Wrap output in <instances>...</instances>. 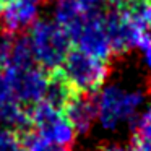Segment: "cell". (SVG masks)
<instances>
[{"label":"cell","instance_id":"cell-1","mask_svg":"<svg viewBox=\"0 0 151 151\" xmlns=\"http://www.w3.org/2000/svg\"><path fill=\"white\" fill-rule=\"evenodd\" d=\"M98 122L106 130H117L128 122H135L145 102V93L138 88H125L112 83L94 96Z\"/></svg>","mask_w":151,"mask_h":151},{"label":"cell","instance_id":"cell-2","mask_svg":"<svg viewBox=\"0 0 151 151\" xmlns=\"http://www.w3.org/2000/svg\"><path fill=\"white\" fill-rule=\"evenodd\" d=\"M26 37L34 62L49 73L60 70L72 50L70 37L54 20H36Z\"/></svg>","mask_w":151,"mask_h":151},{"label":"cell","instance_id":"cell-3","mask_svg":"<svg viewBox=\"0 0 151 151\" xmlns=\"http://www.w3.org/2000/svg\"><path fill=\"white\" fill-rule=\"evenodd\" d=\"M65 33L76 50L102 60H109L111 55H114L107 34L106 12L102 8L85 7L81 15L68 29H65Z\"/></svg>","mask_w":151,"mask_h":151},{"label":"cell","instance_id":"cell-4","mask_svg":"<svg viewBox=\"0 0 151 151\" xmlns=\"http://www.w3.org/2000/svg\"><path fill=\"white\" fill-rule=\"evenodd\" d=\"M59 72L72 91L93 94L104 85L109 75V63L107 60L72 49Z\"/></svg>","mask_w":151,"mask_h":151},{"label":"cell","instance_id":"cell-5","mask_svg":"<svg viewBox=\"0 0 151 151\" xmlns=\"http://www.w3.org/2000/svg\"><path fill=\"white\" fill-rule=\"evenodd\" d=\"M31 127L37 135L46 140L52 141L54 145L68 150L75 141V130L67 120L62 109L52 106L50 102L41 101L29 109Z\"/></svg>","mask_w":151,"mask_h":151},{"label":"cell","instance_id":"cell-6","mask_svg":"<svg viewBox=\"0 0 151 151\" xmlns=\"http://www.w3.org/2000/svg\"><path fill=\"white\" fill-rule=\"evenodd\" d=\"M63 114L73 127L75 133L86 135L98 122V109L93 94L73 93L63 106Z\"/></svg>","mask_w":151,"mask_h":151},{"label":"cell","instance_id":"cell-7","mask_svg":"<svg viewBox=\"0 0 151 151\" xmlns=\"http://www.w3.org/2000/svg\"><path fill=\"white\" fill-rule=\"evenodd\" d=\"M39 5L28 0H10L0 10L2 29L13 34L24 28H29L39 17Z\"/></svg>","mask_w":151,"mask_h":151},{"label":"cell","instance_id":"cell-8","mask_svg":"<svg viewBox=\"0 0 151 151\" xmlns=\"http://www.w3.org/2000/svg\"><path fill=\"white\" fill-rule=\"evenodd\" d=\"M23 151H67L65 148L54 145L52 141L34 133H26L23 137Z\"/></svg>","mask_w":151,"mask_h":151},{"label":"cell","instance_id":"cell-9","mask_svg":"<svg viewBox=\"0 0 151 151\" xmlns=\"http://www.w3.org/2000/svg\"><path fill=\"white\" fill-rule=\"evenodd\" d=\"M133 132H135V141L151 145V106L135 119Z\"/></svg>","mask_w":151,"mask_h":151},{"label":"cell","instance_id":"cell-10","mask_svg":"<svg viewBox=\"0 0 151 151\" xmlns=\"http://www.w3.org/2000/svg\"><path fill=\"white\" fill-rule=\"evenodd\" d=\"M0 151H23V138L20 133L0 125Z\"/></svg>","mask_w":151,"mask_h":151},{"label":"cell","instance_id":"cell-11","mask_svg":"<svg viewBox=\"0 0 151 151\" xmlns=\"http://www.w3.org/2000/svg\"><path fill=\"white\" fill-rule=\"evenodd\" d=\"M137 49L140 50V54H141L145 67L151 72V31L150 29H146L141 34L140 41H138V44H137Z\"/></svg>","mask_w":151,"mask_h":151},{"label":"cell","instance_id":"cell-12","mask_svg":"<svg viewBox=\"0 0 151 151\" xmlns=\"http://www.w3.org/2000/svg\"><path fill=\"white\" fill-rule=\"evenodd\" d=\"M101 151H130V150H128V148H125L124 145L111 143V145H106V146H102Z\"/></svg>","mask_w":151,"mask_h":151},{"label":"cell","instance_id":"cell-13","mask_svg":"<svg viewBox=\"0 0 151 151\" xmlns=\"http://www.w3.org/2000/svg\"><path fill=\"white\" fill-rule=\"evenodd\" d=\"M130 151H151V145L141 143V141H135L133 148H132Z\"/></svg>","mask_w":151,"mask_h":151},{"label":"cell","instance_id":"cell-14","mask_svg":"<svg viewBox=\"0 0 151 151\" xmlns=\"http://www.w3.org/2000/svg\"><path fill=\"white\" fill-rule=\"evenodd\" d=\"M28 2H33V4H36V5H39V7H41L46 0H28Z\"/></svg>","mask_w":151,"mask_h":151},{"label":"cell","instance_id":"cell-15","mask_svg":"<svg viewBox=\"0 0 151 151\" xmlns=\"http://www.w3.org/2000/svg\"><path fill=\"white\" fill-rule=\"evenodd\" d=\"M8 2H10V0H0V10H2V8H4Z\"/></svg>","mask_w":151,"mask_h":151}]
</instances>
